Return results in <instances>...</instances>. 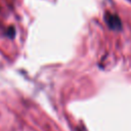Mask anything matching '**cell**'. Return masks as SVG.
I'll return each instance as SVG.
<instances>
[{
	"instance_id": "cell-1",
	"label": "cell",
	"mask_w": 131,
	"mask_h": 131,
	"mask_svg": "<svg viewBox=\"0 0 131 131\" xmlns=\"http://www.w3.org/2000/svg\"><path fill=\"white\" fill-rule=\"evenodd\" d=\"M104 18H105V23H106V25H107V27L110 29H112L114 31H118V30H121L122 29L121 19H120V17L117 14L106 12Z\"/></svg>"
}]
</instances>
